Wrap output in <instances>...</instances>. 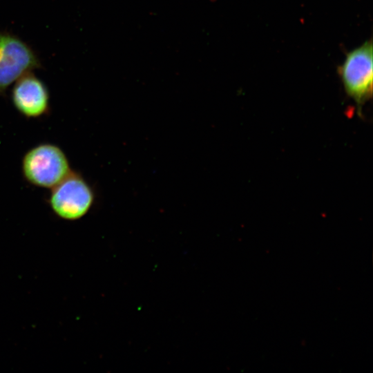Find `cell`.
Masks as SVG:
<instances>
[{"instance_id": "3", "label": "cell", "mask_w": 373, "mask_h": 373, "mask_svg": "<svg viewBox=\"0 0 373 373\" xmlns=\"http://www.w3.org/2000/svg\"><path fill=\"white\" fill-rule=\"evenodd\" d=\"M338 73L346 94L356 103L358 113L372 97L373 46L372 40L346 54Z\"/></svg>"}, {"instance_id": "4", "label": "cell", "mask_w": 373, "mask_h": 373, "mask_svg": "<svg viewBox=\"0 0 373 373\" xmlns=\"http://www.w3.org/2000/svg\"><path fill=\"white\" fill-rule=\"evenodd\" d=\"M41 67L39 57L27 43L0 32V97L21 76Z\"/></svg>"}, {"instance_id": "1", "label": "cell", "mask_w": 373, "mask_h": 373, "mask_svg": "<svg viewBox=\"0 0 373 373\" xmlns=\"http://www.w3.org/2000/svg\"><path fill=\"white\" fill-rule=\"evenodd\" d=\"M69 159L57 144L41 142L30 148L21 160V173L29 184L50 189L72 171Z\"/></svg>"}, {"instance_id": "5", "label": "cell", "mask_w": 373, "mask_h": 373, "mask_svg": "<svg viewBox=\"0 0 373 373\" xmlns=\"http://www.w3.org/2000/svg\"><path fill=\"white\" fill-rule=\"evenodd\" d=\"M10 99L15 109L26 119H40L50 113L48 88L32 72L23 75L14 83Z\"/></svg>"}, {"instance_id": "2", "label": "cell", "mask_w": 373, "mask_h": 373, "mask_svg": "<svg viewBox=\"0 0 373 373\" xmlns=\"http://www.w3.org/2000/svg\"><path fill=\"white\" fill-rule=\"evenodd\" d=\"M95 201V193L90 183L78 171L71 172L50 189L47 202L58 218L76 220L84 216Z\"/></svg>"}]
</instances>
